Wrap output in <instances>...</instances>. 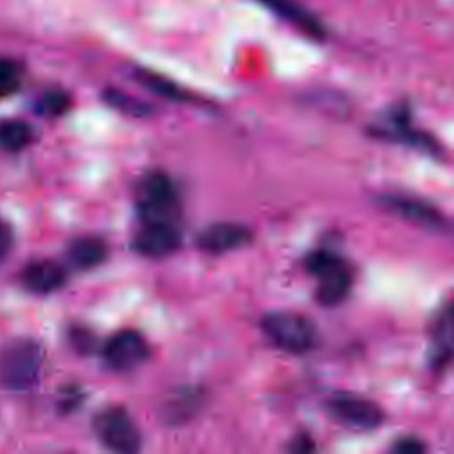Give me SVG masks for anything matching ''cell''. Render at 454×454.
<instances>
[{
  "instance_id": "cell-1",
  "label": "cell",
  "mask_w": 454,
  "mask_h": 454,
  "mask_svg": "<svg viewBox=\"0 0 454 454\" xmlns=\"http://www.w3.org/2000/svg\"><path fill=\"white\" fill-rule=\"evenodd\" d=\"M44 351L34 339H16L0 349V387L11 392L32 388L41 376Z\"/></svg>"
},
{
  "instance_id": "cell-2",
  "label": "cell",
  "mask_w": 454,
  "mask_h": 454,
  "mask_svg": "<svg viewBox=\"0 0 454 454\" xmlns=\"http://www.w3.org/2000/svg\"><path fill=\"white\" fill-rule=\"evenodd\" d=\"M305 270L317 278L316 300L325 307L344 301L353 286L351 268L337 254L319 248L305 257Z\"/></svg>"
},
{
  "instance_id": "cell-3",
  "label": "cell",
  "mask_w": 454,
  "mask_h": 454,
  "mask_svg": "<svg viewBox=\"0 0 454 454\" xmlns=\"http://www.w3.org/2000/svg\"><path fill=\"white\" fill-rule=\"evenodd\" d=\"M268 340L291 355H303L316 346L317 335L314 325L296 312H271L261 321Z\"/></svg>"
},
{
  "instance_id": "cell-4",
  "label": "cell",
  "mask_w": 454,
  "mask_h": 454,
  "mask_svg": "<svg viewBox=\"0 0 454 454\" xmlns=\"http://www.w3.org/2000/svg\"><path fill=\"white\" fill-rule=\"evenodd\" d=\"M135 199L144 222H170L179 204L174 183L161 170H153L140 179Z\"/></svg>"
},
{
  "instance_id": "cell-5",
  "label": "cell",
  "mask_w": 454,
  "mask_h": 454,
  "mask_svg": "<svg viewBox=\"0 0 454 454\" xmlns=\"http://www.w3.org/2000/svg\"><path fill=\"white\" fill-rule=\"evenodd\" d=\"M98 440L110 450L121 454L137 452L142 445V434L131 415L121 406L101 410L92 422Z\"/></svg>"
},
{
  "instance_id": "cell-6",
  "label": "cell",
  "mask_w": 454,
  "mask_h": 454,
  "mask_svg": "<svg viewBox=\"0 0 454 454\" xmlns=\"http://www.w3.org/2000/svg\"><path fill=\"white\" fill-rule=\"evenodd\" d=\"M332 420L353 431H372L385 420V411L371 399L351 394H337L325 404Z\"/></svg>"
},
{
  "instance_id": "cell-7",
  "label": "cell",
  "mask_w": 454,
  "mask_h": 454,
  "mask_svg": "<svg viewBox=\"0 0 454 454\" xmlns=\"http://www.w3.org/2000/svg\"><path fill=\"white\" fill-rule=\"evenodd\" d=\"M101 353L110 369L128 372L140 367L149 358V344L140 332L122 328L105 342Z\"/></svg>"
},
{
  "instance_id": "cell-8",
  "label": "cell",
  "mask_w": 454,
  "mask_h": 454,
  "mask_svg": "<svg viewBox=\"0 0 454 454\" xmlns=\"http://www.w3.org/2000/svg\"><path fill=\"white\" fill-rule=\"evenodd\" d=\"M372 135H378L387 140L408 144L415 149H420L429 154H442V147H438L436 140L431 138L427 133H422L411 126L410 112L406 106H395L385 121L372 126Z\"/></svg>"
},
{
  "instance_id": "cell-9",
  "label": "cell",
  "mask_w": 454,
  "mask_h": 454,
  "mask_svg": "<svg viewBox=\"0 0 454 454\" xmlns=\"http://www.w3.org/2000/svg\"><path fill=\"white\" fill-rule=\"evenodd\" d=\"M181 243V232L172 222H144V227L133 236L131 247L142 257L163 259L177 252Z\"/></svg>"
},
{
  "instance_id": "cell-10",
  "label": "cell",
  "mask_w": 454,
  "mask_h": 454,
  "mask_svg": "<svg viewBox=\"0 0 454 454\" xmlns=\"http://www.w3.org/2000/svg\"><path fill=\"white\" fill-rule=\"evenodd\" d=\"M380 202L394 215L411 223H417L420 227L433 229V231H445L449 227L442 211H438L433 204L420 200L417 197L401 195V193H385L380 197Z\"/></svg>"
},
{
  "instance_id": "cell-11",
  "label": "cell",
  "mask_w": 454,
  "mask_h": 454,
  "mask_svg": "<svg viewBox=\"0 0 454 454\" xmlns=\"http://www.w3.org/2000/svg\"><path fill=\"white\" fill-rule=\"evenodd\" d=\"M252 241V231L234 222H216L202 229L197 236V247L211 255H222L238 250Z\"/></svg>"
},
{
  "instance_id": "cell-12",
  "label": "cell",
  "mask_w": 454,
  "mask_h": 454,
  "mask_svg": "<svg viewBox=\"0 0 454 454\" xmlns=\"http://www.w3.org/2000/svg\"><path fill=\"white\" fill-rule=\"evenodd\" d=\"M67 273L62 264L51 259H37L25 266L21 282L34 294H50L66 284Z\"/></svg>"
},
{
  "instance_id": "cell-13",
  "label": "cell",
  "mask_w": 454,
  "mask_h": 454,
  "mask_svg": "<svg viewBox=\"0 0 454 454\" xmlns=\"http://www.w3.org/2000/svg\"><path fill=\"white\" fill-rule=\"evenodd\" d=\"M259 2L264 4L268 9H271L275 14H278L280 18L298 27L309 37H314V39L325 37V27L319 23V20L314 14H310L307 9H303L300 4H296L294 0H259Z\"/></svg>"
},
{
  "instance_id": "cell-14",
  "label": "cell",
  "mask_w": 454,
  "mask_h": 454,
  "mask_svg": "<svg viewBox=\"0 0 454 454\" xmlns=\"http://www.w3.org/2000/svg\"><path fill=\"white\" fill-rule=\"evenodd\" d=\"M108 257L106 243L98 236H82L67 247V261L76 270H92Z\"/></svg>"
},
{
  "instance_id": "cell-15",
  "label": "cell",
  "mask_w": 454,
  "mask_h": 454,
  "mask_svg": "<svg viewBox=\"0 0 454 454\" xmlns=\"http://www.w3.org/2000/svg\"><path fill=\"white\" fill-rule=\"evenodd\" d=\"M135 78L142 87H145L147 90H151L153 94H156L160 98H165L170 101H179V103L195 101V98L190 92H186L177 83H174L172 80H168L158 73H153L147 69H137Z\"/></svg>"
},
{
  "instance_id": "cell-16",
  "label": "cell",
  "mask_w": 454,
  "mask_h": 454,
  "mask_svg": "<svg viewBox=\"0 0 454 454\" xmlns=\"http://www.w3.org/2000/svg\"><path fill=\"white\" fill-rule=\"evenodd\" d=\"M34 140V129L21 119L0 121V147L11 153L23 151Z\"/></svg>"
},
{
  "instance_id": "cell-17",
  "label": "cell",
  "mask_w": 454,
  "mask_h": 454,
  "mask_svg": "<svg viewBox=\"0 0 454 454\" xmlns=\"http://www.w3.org/2000/svg\"><path fill=\"white\" fill-rule=\"evenodd\" d=\"M199 394H190L188 390H183L179 395H174L168 399L165 406V415L168 422H184L188 420L199 408Z\"/></svg>"
},
{
  "instance_id": "cell-18",
  "label": "cell",
  "mask_w": 454,
  "mask_h": 454,
  "mask_svg": "<svg viewBox=\"0 0 454 454\" xmlns=\"http://www.w3.org/2000/svg\"><path fill=\"white\" fill-rule=\"evenodd\" d=\"M103 99L114 106L115 110L122 112V114H128V115H135V117H145L149 115L153 110L149 105H145L144 101L126 94V92H121L117 89H108L105 90L103 94Z\"/></svg>"
},
{
  "instance_id": "cell-19",
  "label": "cell",
  "mask_w": 454,
  "mask_h": 454,
  "mask_svg": "<svg viewBox=\"0 0 454 454\" xmlns=\"http://www.w3.org/2000/svg\"><path fill=\"white\" fill-rule=\"evenodd\" d=\"M69 106H71V96L62 89L46 90L37 103V110L43 115H50V117L64 115L69 110Z\"/></svg>"
},
{
  "instance_id": "cell-20",
  "label": "cell",
  "mask_w": 454,
  "mask_h": 454,
  "mask_svg": "<svg viewBox=\"0 0 454 454\" xmlns=\"http://www.w3.org/2000/svg\"><path fill=\"white\" fill-rule=\"evenodd\" d=\"M21 85V67L18 62L0 57V98L14 94Z\"/></svg>"
},
{
  "instance_id": "cell-21",
  "label": "cell",
  "mask_w": 454,
  "mask_h": 454,
  "mask_svg": "<svg viewBox=\"0 0 454 454\" xmlns=\"http://www.w3.org/2000/svg\"><path fill=\"white\" fill-rule=\"evenodd\" d=\"M392 450L399 454H420L426 450V443L415 436H403L395 440V443L392 445Z\"/></svg>"
},
{
  "instance_id": "cell-22",
  "label": "cell",
  "mask_w": 454,
  "mask_h": 454,
  "mask_svg": "<svg viewBox=\"0 0 454 454\" xmlns=\"http://www.w3.org/2000/svg\"><path fill=\"white\" fill-rule=\"evenodd\" d=\"M12 248V231L11 227L0 220V262L7 257Z\"/></svg>"
},
{
  "instance_id": "cell-23",
  "label": "cell",
  "mask_w": 454,
  "mask_h": 454,
  "mask_svg": "<svg viewBox=\"0 0 454 454\" xmlns=\"http://www.w3.org/2000/svg\"><path fill=\"white\" fill-rule=\"evenodd\" d=\"M71 339H73V344L76 346V349H80V351H89L90 346H92V340H94V339L90 337V333L85 332V330L74 332Z\"/></svg>"
},
{
  "instance_id": "cell-24",
  "label": "cell",
  "mask_w": 454,
  "mask_h": 454,
  "mask_svg": "<svg viewBox=\"0 0 454 454\" xmlns=\"http://www.w3.org/2000/svg\"><path fill=\"white\" fill-rule=\"evenodd\" d=\"M289 449L294 452H310V450H314V443L309 436H298L293 440Z\"/></svg>"
}]
</instances>
